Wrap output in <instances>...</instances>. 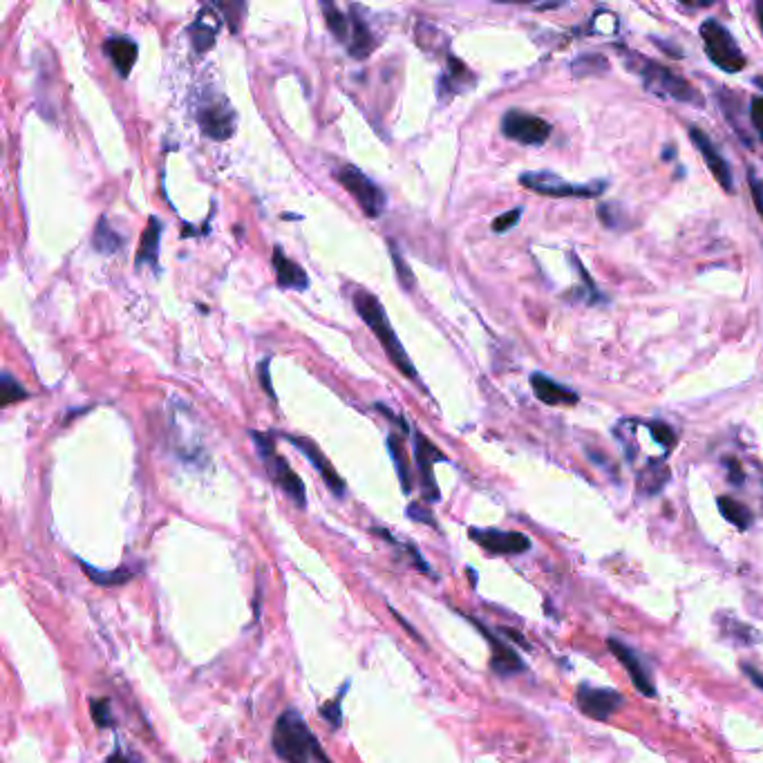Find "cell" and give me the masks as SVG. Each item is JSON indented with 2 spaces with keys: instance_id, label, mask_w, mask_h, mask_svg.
I'll return each instance as SVG.
<instances>
[{
  "instance_id": "e575fe53",
  "label": "cell",
  "mask_w": 763,
  "mask_h": 763,
  "mask_svg": "<svg viewBox=\"0 0 763 763\" xmlns=\"http://www.w3.org/2000/svg\"><path fill=\"white\" fill-rule=\"evenodd\" d=\"M410 517V520L414 522H421V524H428V526H435L437 529V522H435V515H432L428 508H423L421 504H410L408 506V513H405Z\"/></svg>"
},
{
  "instance_id": "83f0119b",
  "label": "cell",
  "mask_w": 763,
  "mask_h": 763,
  "mask_svg": "<svg viewBox=\"0 0 763 763\" xmlns=\"http://www.w3.org/2000/svg\"><path fill=\"white\" fill-rule=\"evenodd\" d=\"M323 12H325V23L329 27L338 41L350 43V34H352V23L347 21L345 14H341V9L334 7L332 3H323Z\"/></svg>"
},
{
  "instance_id": "52a82bcc",
  "label": "cell",
  "mask_w": 763,
  "mask_h": 763,
  "mask_svg": "<svg viewBox=\"0 0 763 763\" xmlns=\"http://www.w3.org/2000/svg\"><path fill=\"white\" fill-rule=\"evenodd\" d=\"M520 184L533 193L549 195V197H598L607 188L605 182H596L589 186L571 184L558 175L544 173V171L520 175Z\"/></svg>"
},
{
  "instance_id": "8fae6325",
  "label": "cell",
  "mask_w": 763,
  "mask_h": 763,
  "mask_svg": "<svg viewBox=\"0 0 763 763\" xmlns=\"http://www.w3.org/2000/svg\"><path fill=\"white\" fill-rule=\"evenodd\" d=\"M473 538L484 551L493 555H520L531 549V540L524 533L517 531H499V529H470Z\"/></svg>"
},
{
  "instance_id": "9a60e30c",
  "label": "cell",
  "mask_w": 763,
  "mask_h": 763,
  "mask_svg": "<svg viewBox=\"0 0 763 763\" xmlns=\"http://www.w3.org/2000/svg\"><path fill=\"white\" fill-rule=\"evenodd\" d=\"M222 25V16L215 12L213 7H202L200 14L195 16L193 25L188 27V34H191V43L195 47L197 54L209 52L215 45V39H218Z\"/></svg>"
},
{
  "instance_id": "7c38bea8",
  "label": "cell",
  "mask_w": 763,
  "mask_h": 763,
  "mask_svg": "<svg viewBox=\"0 0 763 763\" xmlns=\"http://www.w3.org/2000/svg\"><path fill=\"white\" fill-rule=\"evenodd\" d=\"M197 124L206 137L224 141L235 133V112L226 103H209L197 110Z\"/></svg>"
},
{
  "instance_id": "d590c367",
  "label": "cell",
  "mask_w": 763,
  "mask_h": 763,
  "mask_svg": "<svg viewBox=\"0 0 763 763\" xmlns=\"http://www.w3.org/2000/svg\"><path fill=\"white\" fill-rule=\"evenodd\" d=\"M392 260H394V267H397V273H399V280L403 282L405 289H412L414 287V276H410L408 273V267H405V262L401 260L399 251L392 247Z\"/></svg>"
},
{
  "instance_id": "4316f807",
  "label": "cell",
  "mask_w": 763,
  "mask_h": 763,
  "mask_svg": "<svg viewBox=\"0 0 763 763\" xmlns=\"http://www.w3.org/2000/svg\"><path fill=\"white\" fill-rule=\"evenodd\" d=\"M121 244H124L121 235L112 229L106 218H101L92 235V247L99 253H117L121 249Z\"/></svg>"
},
{
  "instance_id": "2e32d148",
  "label": "cell",
  "mask_w": 763,
  "mask_h": 763,
  "mask_svg": "<svg viewBox=\"0 0 763 763\" xmlns=\"http://www.w3.org/2000/svg\"><path fill=\"white\" fill-rule=\"evenodd\" d=\"M470 620H473V625L486 636L488 645H491V649H493V656H491V667H493V672L499 674V676L520 674V672L524 670V661H522L520 656L515 654V649H513V647H508V645L504 643V640H499L497 636H493L491 631H488L484 625H479L475 618H470Z\"/></svg>"
},
{
  "instance_id": "b9f144b4",
  "label": "cell",
  "mask_w": 763,
  "mask_h": 763,
  "mask_svg": "<svg viewBox=\"0 0 763 763\" xmlns=\"http://www.w3.org/2000/svg\"><path fill=\"white\" fill-rule=\"evenodd\" d=\"M743 670H746V674L752 678V683H755L757 687H759V690H763V676L759 674V672H755V670H752V667L750 665H743Z\"/></svg>"
},
{
  "instance_id": "9c48e42d",
  "label": "cell",
  "mask_w": 763,
  "mask_h": 763,
  "mask_svg": "<svg viewBox=\"0 0 763 763\" xmlns=\"http://www.w3.org/2000/svg\"><path fill=\"white\" fill-rule=\"evenodd\" d=\"M414 459L419 466L421 477V493L426 502H439V486L435 482V464L437 461H446V455L441 452L432 441H428L421 432H414Z\"/></svg>"
},
{
  "instance_id": "603a6c76",
  "label": "cell",
  "mask_w": 763,
  "mask_h": 763,
  "mask_svg": "<svg viewBox=\"0 0 763 763\" xmlns=\"http://www.w3.org/2000/svg\"><path fill=\"white\" fill-rule=\"evenodd\" d=\"M79 564H81L83 573H86V576L90 578V582L99 584V587H121V584H126L137 576L135 569H126V567L103 571V569L92 567V564H88L86 560H79Z\"/></svg>"
},
{
  "instance_id": "74e56055",
  "label": "cell",
  "mask_w": 763,
  "mask_h": 763,
  "mask_svg": "<svg viewBox=\"0 0 763 763\" xmlns=\"http://www.w3.org/2000/svg\"><path fill=\"white\" fill-rule=\"evenodd\" d=\"M750 188H752V200H755V206H757L759 213H761V218H763V184L757 180L755 173H752V171H750Z\"/></svg>"
},
{
  "instance_id": "60d3db41",
  "label": "cell",
  "mask_w": 763,
  "mask_h": 763,
  "mask_svg": "<svg viewBox=\"0 0 763 763\" xmlns=\"http://www.w3.org/2000/svg\"><path fill=\"white\" fill-rule=\"evenodd\" d=\"M392 616H394V618H397V620H399V623L403 625V629H405V631H408V634H410V636H412L414 640H419V643H421V636L417 634V629H414V627H410L408 623H405V620H403V618H401V616H399V614H397V611H394V609H392Z\"/></svg>"
},
{
  "instance_id": "277c9868",
  "label": "cell",
  "mask_w": 763,
  "mask_h": 763,
  "mask_svg": "<svg viewBox=\"0 0 763 763\" xmlns=\"http://www.w3.org/2000/svg\"><path fill=\"white\" fill-rule=\"evenodd\" d=\"M701 39L705 45V52H708L710 56V61L723 72L737 74L746 68V56H743L741 47L719 21L708 18V21L701 25Z\"/></svg>"
},
{
  "instance_id": "d6a6232c",
  "label": "cell",
  "mask_w": 763,
  "mask_h": 763,
  "mask_svg": "<svg viewBox=\"0 0 763 763\" xmlns=\"http://www.w3.org/2000/svg\"><path fill=\"white\" fill-rule=\"evenodd\" d=\"M220 12L226 14V21H229V30L231 32H238L240 30V21H242V12H244V5L242 3H233V5H226V3H220L218 5Z\"/></svg>"
},
{
  "instance_id": "8d00e7d4",
  "label": "cell",
  "mask_w": 763,
  "mask_h": 763,
  "mask_svg": "<svg viewBox=\"0 0 763 763\" xmlns=\"http://www.w3.org/2000/svg\"><path fill=\"white\" fill-rule=\"evenodd\" d=\"M750 119H752V126H755V130L759 133V137L763 139V97L752 99Z\"/></svg>"
},
{
  "instance_id": "484cf974",
  "label": "cell",
  "mask_w": 763,
  "mask_h": 763,
  "mask_svg": "<svg viewBox=\"0 0 763 763\" xmlns=\"http://www.w3.org/2000/svg\"><path fill=\"white\" fill-rule=\"evenodd\" d=\"M388 448H390V455H392L394 466H397V473H399L403 491L410 493V488H412V475H410L412 473V466H410L408 452H405V448H403V439L397 437V435H390L388 437Z\"/></svg>"
},
{
  "instance_id": "ba28073f",
  "label": "cell",
  "mask_w": 763,
  "mask_h": 763,
  "mask_svg": "<svg viewBox=\"0 0 763 763\" xmlns=\"http://www.w3.org/2000/svg\"><path fill=\"white\" fill-rule=\"evenodd\" d=\"M551 130L549 121L522 110H508L502 119V133L526 146H542L551 137Z\"/></svg>"
},
{
  "instance_id": "7a4b0ae2",
  "label": "cell",
  "mask_w": 763,
  "mask_h": 763,
  "mask_svg": "<svg viewBox=\"0 0 763 763\" xmlns=\"http://www.w3.org/2000/svg\"><path fill=\"white\" fill-rule=\"evenodd\" d=\"M354 307L356 312L361 314V318L367 323V327L372 329L374 336L379 338V343L385 352H388V359L399 367V370L408 376V379L417 381V370H414L412 361L405 354L403 345L399 343V336L394 334V329L388 320V314H385L383 305L379 303V298H374L372 294H367L365 289H356L354 294Z\"/></svg>"
},
{
  "instance_id": "6da1fadb",
  "label": "cell",
  "mask_w": 763,
  "mask_h": 763,
  "mask_svg": "<svg viewBox=\"0 0 763 763\" xmlns=\"http://www.w3.org/2000/svg\"><path fill=\"white\" fill-rule=\"evenodd\" d=\"M271 746L285 763H332L316 734L296 710H285L271 732Z\"/></svg>"
},
{
  "instance_id": "1f68e13d",
  "label": "cell",
  "mask_w": 763,
  "mask_h": 763,
  "mask_svg": "<svg viewBox=\"0 0 763 763\" xmlns=\"http://www.w3.org/2000/svg\"><path fill=\"white\" fill-rule=\"evenodd\" d=\"M647 428H649V432H652V437H654L656 444H661L665 448V452L674 450V446H676V432L670 426H665V423H661V421H654V423H649Z\"/></svg>"
},
{
  "instance_id": "30bf717a",
  "label": "cell",
  "mask_w": 763,
  "mask_h": 763,
  "mask_svg": "<svg viewBox=\"0 0 763 763\" xmlns=\"http://www.w3.org/2000/svg\"><path fill=\"white\" fill-rule=\"evenodd\" d=\"M625 703L623 696L607 687L580 685L576 690V705L582 714H587L593 721H607L620 705Z\"/></svg>"
},
{
  "instance_id": "5bb4252c",
  "label": "cell",
  "mask_w": 763,
  "mask_h": 763,
  "mask_svg": "<svg viewBox=\"0 0 763 763\" xmlns=\"http://www.w3.org/2000/svg\"><path fill=\"white\" fill-rule=\"evenodd\" d=\"M607 645L611 649V654H614L618 661L623 663V667H625L629 678H631V683L636 685V690L643 694V696H649V699H652V696H656V687L652 683V678H649L643 661H640L634 649L627 647L625 643H620V640H616V638H609Z\"/></svg>"
},
{
  "instance_id": "ac0fdd59",
  "label": "cell",
  "mask_w": 763,
  "mask_h": 763,
  "mask_svg": "<svg viewBox=\"0 0 763 763\" xmlns=\"http://www.w3.org/2000/svg\"><path fill=\"white\" fill-rule=\"evenodd\" d=\"M103 50H106V54L110 56V61L115 63L119 77L126 79L137 63V56H139L137 43L126 39V36H112V39L103 43Z\"/></svg>"
},
{
  "instance_id": "cb8c5ba5",
  "label": "cell",
  "mask_w": 763,
  "mask_h": 763,
  "mask_svg": "<svg viewBox=\"0 0 763 763\" xmlns=\"http://www.w3.org/2000/svg\"><path fill=\"white\" fill-rule=\"evenodd\" d=\"M352 34H350V43H347V47H350V54L354 56V59H367L370 56V52L374 50V36L370 32V27H367V23L363 21L361 16H352Z\"/></svg>"
},
{
  "instance_id": "7bdbcfd3",
  "label": "cell",
  "mask_w": 763,
  "mask_h": 763,
  "mask_svg": "<svg viewBox=\"0 0 763 763\" xmlns=\"http://www.w3.org/2000/svg\"><path fill=\"white\" fill-rule=\"evenodd\" d=\"M757 18H759V25H761V30H763V0L757 5Z\"/></svg>"
},
{
  "instance_id": "4fadbf2b",
  "label": "cell",
  "mask_w": 763,
  "mask_h": 763,
  "mask_svg": "<svg viewBox=\"0 0 763 763\" xmlns=\"http://www.w3.org/2000/svg\"><path fill=\"white\" fill-rule=\"evenodd\" d=\"M690 137L694 141V146L699 153L703 155L705 164H708L710 173L714 175V180H717L721 184L723 191L732 193L734 191V177H732V171L728 162H725V157L719 153L717 146L712 144V139L703 133V130L699 128H690Z\"/></svg>"
},
{
  "instance_id": "4dcf8cb0",
  "label": "cell",
  "mask_w": 763,
  "mask_h": 763,
  "mask_svg": "<svg viewBox=\"0 0 763 763\" xmlns=\"http://www.w3.org/2000/svg\"><path fill=\"white\" fill-rule=\"evenodd\" d=\"M90 714L97 728H110V725H115L110 699H90Z\"/></svg>"
},
{
  "instance_id": "d4e9b609",
  "label": "cell",
  "mask_w": 763,
  "mask_h": 763,
  "mask_svg": "<svg viewBox=\"0 0 763 763\" xmlns=\"http://www.w3.org/2000/svg\"><path fill=\"white\" fill-rule=\"evenodd\" d=\"M717 504H719V511H721V515L725 517V520L737 526L739 531H748L750 529L752 520H755V517H752V511H750L746 504H741V502H737V499H732V497H719Z\"/></svg>"
},
{
  "instance_id": "f1b7e54d",
  "label": "cell",
  "mask_w": 763,
  "mask_h": 763,
  "mask_svg": "<svg viewBox=\"0 0 763 763\" xmlns=\"http://www.w3.org/2000/svg\"><path fill=\"white\" fill-rule=\"evenodd\" d=\"M0 394H3V397H0V401H3V405H9V403H14V401H23V399H27L25 388H23V385L18 383V381L14 379V376L9 374V372H5V374H3V379H0Z\"/></svg>"
},
{
  "instance_id": "836d02e7",
  "label": "cell",
  "mask_w": 763,
  "mask_h": 763,
  "mask_svg": "<svg viewBox=\"0 0 763 763\" xmlns=\"http://www.w3.org/2000/svg\"><path fill=\"white\" fill-rule=\"evenodd\" d=\"M520 215H522V209H515V211H508L504 215H499V218L493 222V231L506 233L508 229H513V226L520 222Z\"/></svg>"
},
{
  "instance_id": "ab89813d",
  "label": "cell",
  "mask_w": 763,
  "mask_h": 763,
  "mask_svg": "<svg viewBox=\"0 0 763 763\" xmlns=\"http://www.w3.org/2000/svg\"><path fill=\"white\" fill-rule=\"evenodd\" d=\"M260 381H262V388H265V392L269 394L271 399H276V392H273V385H271V379H269V361H265L260 365Z\"/></svg>"
},
{
  "instance_id": "e0dca14e",
  "label": "cell",
  "mask_w": 763,
  "mask_h": 763,
  "mask_svg": "<svg viewBox=\"0 0 763 763\" xmlns=\"http://www.w3.org/2000/svg\"><path fill=\"white\" fill-rule=\"evenodd\" d=\"M291 444H294L303 455L312 461V464L316 466V470L320 475H323V479L329 486V491H332L334 495L343 497L345 495V482L341 479V475L336 473V470L332 468V464H329V459L320 452V448L314 444V441L309 439H303V437H289Z\"/></svg>"
},
{
  "instance_id": "f35d334b",
  "label": "cell",
  "mask_w": 763,
  "mask_h": 763,
  "mask_svg": "<svg viewBox=\"0 0 763 763\" xmlns=\"http://www.w3.org/2000/svg\"><path fill=\"white\" fill-rule=\"evenodd\" d=\"M728 479L734 484V486H741L743 479H746V475H743V470L739 466L737 459H728Z\"/></svg>"
},
{
  "instance_id": "ffe728a7",
  "label": "cell",
  "mask_w": 763,
  "mask_h": 763,
  "mask_svg": "<svg viewBox=\"0 0 763 763\" xmlns=\"http://www.w3.org/2000/svg\"><path fill=\"white\" fill-rule=\"evenodd\" d=\"M273 269H276L278 285L285 289H307L309 278L307 273L300 269L294 260H289L282 249L273 251Z\"/></svg>"
},
{
  "instance_id": "44dd1931",
  "label": "cell",
  "mask_w": 763,
  "mask_h": 763,
  "mask_svg": "<svg viewBox=\"0 0 763 763\" xmlns=\"http://www.w3.org/2000/svg\"><path fill=\"white\" fill-rule=\"evenodd\" d=\"M159 238H162V224L157 218H150L144 233H141L139 251H137V265H150L157 269V256H159Z\"/></svg>"
},
{
  "instance_id": "8992f818",
  "label": "cell",
  "mask_w": 763,
  "mask_h": 763,
  "mask_svg": "<svg viewBox=\"0 0 763 763\" xmlns=\"http://www.w3.org/2000/svg\"><path fill=\"white\" fill-rule=\"evenodd\" d=\"M336 182L350 193L367 218H381L385 211V193L379 184H374L370 177L354 166H341L336 171Z\"/></svg>"
},
{
  "instance_id": "7402d4cb",
  "label": "cell",
  "mask_w": 763,
  "mask_h": 763,
  "mask_svg": "<svg viewBox=\"0 0 763 763\" xmlns=\"http://www.w3.org/2000/svg\"><path fill=\"white\" fill-rule=\"evenodd\" d=\"M667 482H670V468L663 461H649L638 473V491L643 495L661 493Z\"/></svg>"
},
{
  "instance_id": "f546056e",
  "label": "cell",
  "mask_w": 763,
  "mask_h": 763,
  "mask_svg": "<svg viewBox=\"0 0 763 763\" xmlns=\"http://www.w3.org/2000/svg\"><path fill=\"white\" fill-rule=\"evenodd\" d=\"M347 687H350V683H345V685H343V690L338 692V696H336L334 701H327V703L323 705V708H320V717L327 719L329 725H332L334 730H336V728H341V723H343V710H341V705H343V696H345V692H347Z\"/></svg>"
},
{
  "instance_id": "d6986e66",
  "label": "cell",
  "mask_w": 763,
  "mask_h": 763,
  "mask_svg": "<svg viewBox=\"0 0 763 763\" xmlns=\"http://www.w3.org/2000/svg\"><path fill=\"white\" fill-rule=\"evenodd\" d=\"M531 385H533L535 397H538L546 405H576L578 403L576 392L564 388V385H560V383H555L553 379H549V376H544V374H533Z\"/></svg>"
},
{
  "instance_id": "ee69618b",
  "label": "cell",
  "mask_w": 763,
  "mask_h": 763,
  "mask_svg": "<svg viewBox=\"0 0 763 763\" xmlns=\"http://www.w3.org/2000/svg\"><path fill=\"white\" fill-rule=\"evenodd\" d=\"M755 83H757V86H759V88H761V90H763V77H761V79H757V81H755Z\"/></svg>"
},
{
  "instance_id": "5b68a950",
  "label": "cell",
  "mask_w": 763,
  "mask_h": 763,
  "mask_svg": "<svg viewBox=\"0 0 763 763\" xmlns=\"http://www.w3.org/2000/svg\"><path fill=\"white\" fill-rule=\"evenodd\" d=\"M640 77H643L645 86L661 94V97H670L674 101L681 103H694V106H703V97L699 94L690 81H685L681 74H676L674 70L665 68L661 63H652V61H643L638 70Z\"/></svg>"
},
{
  "instance_id": "3957f363",
  "label": "cell",
  "mask_w": 763,
  "mask_h": 763,
  "mask_svg": "<svg viewBox=\"0 0 763 763\" xmlns=\"http://www.w3.org/2000/svg\"><path fill=\"white\" fill-rule=\"evenodd\" d=\"M251 439L258 448L260 459L265 461L267 473L271 475L273 482H276L282 491L287 493V497L294 502L298 508L307 506V493H305V484L300 482V477L294 473V468L287 464V459H282L276 452V444H273L271 435H260V432L251 430Z\"/></svg>"
}]
</instances>
